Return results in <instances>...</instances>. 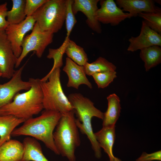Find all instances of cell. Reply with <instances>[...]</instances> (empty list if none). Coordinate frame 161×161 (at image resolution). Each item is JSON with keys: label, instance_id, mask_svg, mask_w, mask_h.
<instances>
[{"label": "cell", "instance_id": "1", "mask_svg": "<svg viewBox=\"0 0 161 161\" xmlns=\"http://www.w3.org/2000/svg\"><path fill=\"white\" fill-rule=\"evenodd\" d=\"M62 115L58 112L44 109L40 116L26 120L22 126L13 131L11 136H31L42 141L47 148L60 155L54 142L53 133Z\"/></svg>", "mask_w": 161, "mask_h": 161}, {"label": "cell", "instance_id": "2", "mask_svg": "<svg viewBox=\"0 0 161 161\" xmlns=\"http://www.w3.org/2000/svg\"><path fill=\"white\" fill-rule=\"evenodd\" d=\"M30 88L19 92L11 103L0 108V115H11L26 120L38 114L44 109L41 79L30 78Z\"/></svg>", "mask_w": 161, "mask_h": 161}, {"label": "cell", "instance_id": "3", "mask_svg": "<svg viewBox=\"0 0 161 161\" xmlns=\"http://www.w3.org/2000/svg\"><path fill=\"white\" fill-rule=\"evenodd\" d=\"M67 97L77 117L75 119L77 127L82 134L87 136L95 157L100 158L101 156V148L93 132L91 120L93 117L103 120L104 113L96 108L91 100L80 93H72Z\"/></svg>", "mask_w": 161, "mask_h": 161}, {"label": "cell", "instance_id": "4", "mask_svg": "<svg viewBox=\"0 0 161 161\" xmlns=\"http://www.w3.org/2000/svg\"><path fill=\"white\" fill-rule=\"evenodd\" d=\"M75 114L74 109L62 114L53 133L54 142L60 154L69 161H75V151L80 143Z\"/></svg>", "mask_w": 161, "mask_h": 161}, {"label": "cell", "instance_id": "5", "mask_svg": "<svg viewBox=\"0 0 161 161\" xmlns=\"http://www.w3.org/2000/svg\"><path fill=\"white\" fill-rule=\"evenodd\" d=\"M60 68L55 69L41 79L43 105L45 110L63 114L74 110L64 94L60 81Z\"/></svg>", "mask_w": 161, "mask_h": 161}, {"label": "cell", "instance_id": "6", "mask_svg": "<svg viewBox=\"0 0 161 161\" xmlns=\"http://www.w3.org/2000/svg\"><path fill=\"white\" fill-rule=\"evenodd\" d=\"M66 14V0H47L32 16L41 30L54 34L62 28Z\"/></svg>", "mask_w": 161, "mask_h": 161}, {"label": "cell", "instance_id": "7", "mask_svg": "<svg viewBox=\"0 0 161 161\" xmlns=\"http://www.w3.org/2000/svg\"><path fill=\"white\" fill-rule=\"evenodd\" d=\"M53 36V33L41 30L36 22L31 32L23 39L22 52L17 59L15 67H18L24 58L31 51H35L37 57L41 58L46 48L52 42Z\"/></svg>", "mask_w": 161, "mask_h": 161}, {"label": "cell", "instance_id": "8", "mask_svg": "<svg viewBox=\"0 0 161 161\" xmlns=\"http://www.w3.org/2000/svg\"><path fill=\"white\" fill-rule=\"evenodd\" d=\"M35 22L32 16L26 17L19 23L9 24L5 30L14 53L17 58L21 53V44L25 35L33 30Z\"/></svg>", "mask_w": 161, "mask_h": 161}, {"label": "cell", "instance_id": "9", "mask_svg": "<svg viewBox=\"0 0 161 161\" xmlns=\"http://www.w3.org/2000/svg\"><path fill=\"white\" fill-rule=\"evenodd\" d=\"M24 64L15 72L10 80L7 83L0 84V108L11 103L16 95L21 91H27L31 88V83L23 80L21 78Z\"/></svg>", "mask_w": 161, "mask_h": 161}, {"label": "cell", "instance_id": "10", "mask_svg": "<svg viewBox=\"0 0 161 161\" xmlns=\"http://www.w3.org/2000/svg\"><path fill=\"white\" fill-rule=\"evenodd\" d=\"M99 2L100 7L96 12V17L100 23L115 26L132 17L129 13H124L113 0H101Z\"/></svg>", "mask_w": 161, "mask_h": 161}, {"label": "cell", "instance_id": "11", "mask_svg": "<svg viewBox=\"0 0 161 161\" xmlns=\"http://www.w3.org/2000/svg\"><path fill=\"white\" fill-rule=\"evenodd\" d=\"M17 58L15 55L5 30H0V71L2 77L11 78L14 75Z\"/></svg>", "mask_w": 161, "mask_h": 161}, {"label": "cell", "instance_id": "12", "mask_svg": "<svg viewBox=\"0 0 161 161\" xmlns=\"http://www.w3.org/2000/svg\"><path fill=\"white\" fill-rule=\"evenodd\" d=\"M127 50L134 52L153 45L161 46V35L150 28L143 20L139 35L131 36Z\"/></svg>", "mask_w": 161, "mask_h": 161}, {"label": "cell", "instance_id": "13", "mask_svg": "<svg viewBox=\"0 0 161 161\" xmlns=\"http://www.w3.org/2000/svg\"><path fill=\"white\" fill-rule=\"evenodd\" d=\"M99 0H74L72 4V10L75 15L78 12L83 13L86 16V23L93 31L100 33L102 29L100 23L97 20L96 12Z\"/></svg>", "mask_w": 161, "mask_h": 161}, {"label": "cell", "instance_id": "14", "mask_svg": "<svg viewBox=\"0 0 161 161\" xmlns=\"http://www.w3.org/2000/svg\"><path fill=\"white\" fill-rule=\"evenodd\" d=\"M63 70L68 77L66 85L68 87L78 89L80 85L84 84L90 89L92 88V84L86 76L83 66L77 64L67 57Z\"/></svg>", "mask_w": 161, "mask_h": 161}, {"label": "cell", "instance_id": "15", "mask_svg": "<svg viewBox=\"0 0 161 161\" xmlns=\"http://www.w3.org/2000/svg\"><path fill=\"white\" fill-rule=\"evenodd\" d=\"M116 3L122 10L127 11L132 17H136L143 12H153L159 7L152 0H116Z\"/></svg>", "mask_w": 161, "mask_h": 161}, {"label": "cell", "instance_id": "16", "mask_svg": "<svg viewBox=\"0 0 161 161\" xmlns=\"http://www.w3.org/2000/svg\"><path fill=\"white\" fill-rule=\"evenodd\" d=\"M24 152L23 143L10 140L0 146V161H21Z\"/></svg>", "mask_w": 161, "mask_h": 161}, {"label": "cell", "instance_id": "17", "mask_svg": "<svg viewBox=\"0 0 161 161\" xmlns=\"http://www.w3.org/2000/svg\"><path fill=\"white\" fill-rule=\"evenodd\" d=\"M94 134L100 147L108 154L109 160H112L115 157L113 148L116 137L115 126L103 127Z\"/></svg>", "mask_w": 161, "mask_h": 161}, {"label": "cell", "instance_id": "18", "mask_svg": "<svg viewBox=\"0 0 161 161\" xmlns=\"http://www.w3.org/2000/svg\"><path fill=\"white\" fill-rule=\"evenodd\" d=\"M107 99L108 106L106 111L104 113L103 127L115 126L121 109L120 99L115 93L109 95Z\"/></svg>", "mask_w": 161, "mask_h": 161}, {"label": "cell", "instance_id": "19", "mask_svg": "<svg viewBox=\"0 0 161 161\" xmlns=\"http://www.w3.org/2000/svg\"><path fill=\"white\" fill-rule=\"evenodd\" d=\"M23 143L24 152L21 161H49L44 155L40 144L33 137L25 138Z\"/></svg>", "mask_w": 161, "mask_h": 161}, {"label": "cell", "instance_id": "20", "mask_svg": "<svg viewBox=\"0 0 161 161\" xmlns=\"http://www.w3.org/2000/svg\"><path fill=\"white\" fill-rule=\"evenodd\" d=\"M25 120L11 115H0V146L10 140L13 131Z\"/></svg>", "mask_w": 161, "mask_h": 161}, {"label": "cell", "instance_id": "21", "mask_svg": "<svg viewBox=\"0 0 161 161\" xmlns=\"http://www.w3.org/2000/svg\"><path fill=\"white\" fill-rule=\"evenodd\" d=\"M140 58L144 63L146 71L161 62V48L157 45H153L140 50Z\"/></svg>", "mask_w": 161, "mask_h": 161}, {"label": "cell", "instance_id": "22", "mask_svg": "<svg viewBox=\"0 0 161 161\" xmlns=\"http://www.w3.org/2000/svg\"><path fill=\"white\" fill-rule=\"evenodd\" d=\"M67 57L77 64L84 66L88 62L87 55L83 48L69 38L65 50Z\"/></svg>", "mask_w": 161, "mask_h": 161}, {"label": "cell", "instance_id": "23", "mask_svg": "<svg viewBox=\"0 0 161 161\" xmlns=\"http://www.w3.org/2000/svg\"><path fill=\"white\" fill-rule=\"evenodd\" d=\"M83 66L86 75L89 76H92L97 73L115 71L116 69L113 63L101 57L92 63L87 62Z\"/></svg>", "mask_w": 161, "mask_h": 161}, {"label": "cell", "instance_id": "24", "mask_svg": "<svg viewBox=\"0 0 161 161\" xmlns=\"http://www.w3.org/2000/svg\"><path fill=\"white\" fill-rule=\"evenodd\" d=\"M12 7L11 10L8 11L7 21L9 24L19 23L26 17L25 12L26 0H12Z\"/></svg>", "mask_w": 161, "mask_h": 161}, {"label": "cell", "instance_id": "25", "mask_svg": "<svg viewBox=\"0 0 161 161\" xmlns=\"http://www.w3.org/2000/svg\"><path fill=\"white\" fill-rule=\"evenodd\" d=\"M138 16L142 18L151 29L161 35V10L159 8L155 12H143Z\"/></svg>", "mask_w": 161, "mask_h": 161}, {"label": "cell", "instance_id": "26", "mask_svg": "<svg viewBox=\"0 0 161 161\" xmlns=\"http://www.w3.org/2000/svg\"><path fill=\"white\" fill-rule=\"evenodd\" d=\"M68 39H65L62 45L58 48L53 49L49 48L47 58L54 60V64L52 69L48 73H50L55 69L60 68L63 64V56L65 53L66 45Z\"/></svg>", "mask_w": 161, "mask_h": 161}, {"label": "cell", "instance_id": "27", "mask_svg": "<svg viewBox=\"0 0 161 161\" xmlns=\"http://www.w3.org/2000/svg\"><path fill=\"white\" fill-rule=\"evenodd\" d=\"M115 71H107L97 73L92 76L97 84L98 88H104L108 86L117 77Z\"/></svg>", "mask_w": 161, "mask_h": 161}, {"label": "cell", "instance_id": "28", "mask_svg": "<svg viewBox=\"0 0 161 161\" xmlns=\"http://www.w3.org/2000/svg\"><path fill=\"white\" fill-rule=\"evenodd\" d=\"M73 0H66V14L65 19L66 36L65 38L68 39L75 24L77 22L72 10Z\"/></svg>", "mask_w": 161, "mask_h": 161}, {"label": "cell", "instance_id": "29", "mask_svg": "<svg viewBox=\"0 0 161 161\" xmlns=\"http://www.w3.org/2000/svg\"><path fill=\"white\" fill-rule=\"evenodd\" d=\"M47 0H26L25 12L27 17L32 16Z\"/></svg>", "mask_w": 161, "mask_h": 161}, {"label": "cell", "instance_id": "30", "mask_svg": "<svg viewBox=\"0 0 161 161\" xmlns=\"http://www.w3.org/2000/svg\"><path fill=\"white\" fill-rule=\"evenodd\" d=\"M7 3L0 4V30H5L9 25L6 18L7 12Z\"/></svg>", "mask_w": 161, "mask_h": 161}, {"label": "cell", "instance_id": "31", "mask_svg": "<svg viewBox=\"0 0 161 161\" xmlns=\"http://www.w3.org/2000/svg\"><path fill=\"white\" fill-rule=\"evenodd\" d=\"M161 151L147 154L145 152L143 153L136 160V161H161Z\"/></svg>", "mask_w": 161, "mask_h": 161}, {"label": "cell", "instance_id": "32", "mask_svg": "<svg viewBox=\"0 0 161 161\" xmlns=\"http://www.w3.org/2000/svg\"><path fill=\"white\" fill-rule=\"evenodd\" d=\"M108 161H122L120 159L117 157H114V159L112 160V161L109 160Z\"/></svg>", "mask_w": 161, "mask_h": 161}, {"label": "cell", "instance_id": "33", "mask_svg": "<svg viewBox=\"0 0 161 161\" xmlns=\"http://www.w3.org/2000/svg\"><path fill=\"white\" fill-rule=\"evenodd\" d=\"M2 74L1 71H0V77L2 76Z\"/></svg>", "mask_w": 161, "mask_h": 161}]
</instances>
